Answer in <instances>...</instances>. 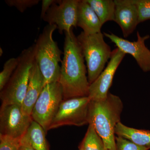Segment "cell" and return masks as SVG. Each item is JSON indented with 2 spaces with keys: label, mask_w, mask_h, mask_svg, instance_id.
Listing matches in <instances>:
<instances>
[{
  "label": "cell",
  "mask_w": 150,
  "mask_h": 150,
  "mask_svg": "<svg viewBox=\"0 0 150 150\" xmlns=\"http://www.w3.org/2000/svg\"><path fill=\"white\" fill-rule=\"evenodd\" d=\"M117 136L123 137L141 146L150 149V131L137 129L125 126L121 122L115 127Z\"/></svg>",
  "instance_id": "cell-15"
},
{
  "label": "cell",
  "mask_w": 150,
  "mask_h": 150,
  "mask_svg": "<svg viewBox=\"0 0 150 150\" xmlns=\"http://www.w3.org/2000/svg\"><path fill=\"white\" fill-rule=\"evenodd\" d=\"M103 35L115 44L125 54L133 56L140 69L144 72L150 71V50L145 45V41L150 38L149 35L142 36L137 32V41H131L117 36L112 33H103Z\"/></svg>",
  "instance_id": "cell-10"
},
{
  "label": "cell",
  "mask_w": 150,
  "mask_h": 150,
  "mask_svg": "<svg viewBox=\"0 0 150 150\" xmlns=\"http://www.w3.org/2000/svg\"><path fill=\"white\" fill-rule=\"evenodd\" d=\"M123 109L120 97L110 93L104 99L90 102L88 124L93 126L107 150H116L115 129L121 122Z\"/></svg>",
  "instance_id": "cell-2"
},
{
  "label": "cell",
  "mask_w": 150,
  "mask_h": 150,
  "mask_svg": "<svg viewBox=\"0 0 150 150\" xmlns=\"http://www.w3.org/2000/svg\"><path fill=\"white\" fill-rule=\"evenodd\" d=\"M77 25L87 34L101 32L102 25L98 17L86 0H79L77 11Z\"/></svg>",
  "instance_id": "cell-14"
},
{
  "label": "cell",
  "mask_w": 150,
  "mask_h": 150,
  "mask_svg": "<svg viewBox=\"0 0 150 150\" xmlns=\"http://www.w3.org/2000/svg\"><path fill=\"white\" fill-rule=\"evenodd\" d=\"M99 18L102 25L114 21L115 4L112 0H86Z\"/></svg>",
  "instance_id": "cell-17"
},
{
  "label": "cell",
  "mask_w": 150,
  "mask_h": 150,
  "mask_svg": "<svg viewBox=\"0 0 150 150\" xmlns=\"http://www.w3.org/2000/svg\"><path fill=\"white\" fill-rule=\"evenodd\" d=\"M139 23L150 20V0H135Z\"/></svg>",
  "instance_id": "cell-21"
},
{
  "label": "cell",
  "mask_w": 150,
  "mask_h": 150,
  "mask_svg": "<svg viewBox=\"0 0 150 150\" xmlns=\"http://www.w3.org/2000/svg\"><path fill=\"white\" fill-rule=\"evenodd\" d=\"M19 59L12 58L5 63L3 70L0 73V91L2 90L9 81L18 65Z\"/></svg>",
  "instance_id": "cell-19"
},
{
  "label": "cell",
  "mask_w": 150,
  "mask_h": 150,
  "mask_svg": "<svg viewBox=\"0 0 150 150\" xmlns=\"http://www.w3.org/2000/svg\"><path fill=\"white\" fill-rule=\"evenodd\" d=\"M77 38L86 64L88 78L91 84L104 69L112 51L105 41L101 32L87 34L82 31Z\"/></svg>",
  "instance_id": "cell-5"
},
{
  "label": "cell",
  "mask_w": 150,
  "mask_h": 150,
  "mask_svg": "<svg viewBox=\"0 0 150 150\" xmlns=\"http://www.w3.org/2000/svg\"><path fill=\"white\" fill-rule=\"evenodd\" d=\"M3 51H1V54H0V55H1V53H2V54H3Z\"/></svg>",
  "instance_id": "cell-27"
},
{
  "label": "cell",
  "mask_w": 150,
  "mask_h": 150,
  "mask_svg": "<svg viewBox=\"0 0 150 150\" xmlns=\"http://www.w3.org/2000/svg\"><path fill=\"white\" fill-rule=\"evenodd\" d=\"M56 0H42L40 18L43 19L46 13Z\"/></svg>",
  "instance_id": "cell-24"
},
{
  "label": "cell",
  "mask_w": 150,
  "mask_h": 150,
  "mask_svg": "<svg viewBox=\"0 0 150 150\" xmlns=\"http://www.w3.org/2000/svg\"><path fill=\"white\" fill-rule=\"evenodd\" d=\"M90 100L88 96L63 100L49 130L67 125L81 126L88 124Z\"/></svg>",
  "instance_id": "cell-7"
},
{
  "label": "cell",
  "mask_w": 150,
  "mask_h": 150,
  "mask_svg": "<svg viewBox=\"0 0 150 150\" xmlns=\"http://www.w3.org/2000/svg\"><path fill=\"white\" fill-rule=\"evenodd\" d=\"M57 28L55 25L47 24L34 44L35 60L43 75L45 86L59 82L60 78L63 53L53 38Z\"/></svg>",
  "instance_id": "cell-3"
},
{
  "label": "cell",
  "mask_w": 150,
  "mask_h": 150,
  "mask_svg": "<svg viewBox=\"0 0 150 150\" xmlns=\"http://www.w3.org/2000/svg\"><path fill=\"white\" fill-rule=\"evenodd\" d=\"M64 57L59 82L64 100L88 96L90 84L84 58L73 29L65 32Z\"/></svg>",
  "instance_id": "cell-1"
},
{
  "label": "cell",
  "mask_w": 150,
  "mask_h": 150,
  "mask_svg": "<svg viewBox=\"0 0 150 150\" xmlns=\"http://www.w3.org/2000/svg\"><path fill=\"white\" fill-rule=\"evenodd\" d=\"M18 58L16 69L0 93L1 105H22L27 91L30 72L35 61L34 44L24 49Z\"/></svg>",
  "instance_id": "cell-4"
},
{
  "label": "cell",
  "mask_w": 150,
  "mask_h": 150,
  "mask_svg": "<svg viewBox=\"0 0 150 150\" xmlns=\"http://www.w3.org/2000/svg\"><path fill=\"white\" fill-rule=\"evenodd\" d=\"M45 86L44 79L35 60L30 72L29 81L22 109L31 116L33 107Z\"/></svg>",
  "instance_id": "cell-13"
},
{
  "label": "cell",
  "mask_w": 150,
  "mask_h": 150,
  "mask_svg": "<svg viewBox=\"0 0 150 150\" xmlns=\"http://www.w3.org/2000/svg\"><path fill=\"white\" fill-rule=\"evenodd\" d=\"M40 0H6V4L10 7H15L20 12L37 5Z\"/></svg>",
  "instance_id": "cell-22"
},
{
  "label": "cell",
  "mask_w": 150,
  "mask_h": 150,
  "mask_svg": "<svg viewBox=\"0 0 150 150\" xmlns=\"http://www.w3.org/2000/svg\"><path fill=\"white\" fill-rule=\"evenodd\" d=\"M63 100L62 86L59 82H56L46 84L35 103L31 117L46 132L49 130L51 122Z\"/></svg>",
  "instance_id": "cell-6"
},
{
  "label": "cell",
  "mask_w": 150,
  "mask_h": 150,
  "mask_svg": "<svg viewBox=\"0 0 150 150\" xmlns=\"http://www.w3.org/2000/svg\"><path fill=\"white\" fill-rule=\"evenodd\" d=\"M114 21L121 28L123 37L133 33L139 24L135 0H114Z\"/></svg>",
  "instance_id": "cell-12"
},
{
  "label": "cell",
  "mask_w": 150,
  "mask_h": 150,
  "mask_svg": "<svg viewBox=\"0 0 150 150\" xmlns=\"http://www.w3.org/2000/svg\"><path fill=\"white\" fill-rule=\"evenodd\" d=\"M19 150H35L30 146L29 143L26 141L22 139L21 145Z\"/></svg>",
  "instance_id": "cell-25"
},
{
  "label": "cell",
  "mask_w": 150,
  "mask_h": 150,
  "mask_svg": "<svg viewBox=\"0 0 150 150\" xmlns=\"http://www.w3.org/2000/svg\"><path fill=\"white\" fill-rule=\"evenodd\" d=\"M79 0H56L43 18L48 24H54L60 34L76 27Z\"/></svg>",
  "instance_id": "cell-9"
},
{
  "label": "cell",
  "mask_w": 150,
  "mask_h": 150,
  "mask_svg": "<svg viewBox=\"0 0 150 150\" xmlns=\"http://www.w3.org/2000/svg\"><path fill=\"white\" fill-rule=\"evenodd\" d=\"M33 121L31 116L23 112L21 105L12 104L1 105L0 134L22 138Z\"/></svg>",
  "instance_id": "cell-8"
},
{
  "label": "cell",
  "mask_w": 150,
  "mask_h": 150,
  "mask_svg": "<svg viewBox=\"0 0 150 150\" xmlns=\"http://www.w3.org/2000/svg\"><path fill=\"white\" fill-rule=\"evenodd\" d=\"M80 146L84 150H107L102 139L91 124H88L87 131Z\"/></svg>",
  "instance_id": "cell-18"
},
{
  "label": "cell",
  "mask_w": 150,
  "mask_h": 150,
  "mask_svg": "<svg viewBox=\"0 0 150 150\" xmlns=\"http://www.w3.org/2000/svg\"><path fill=\"white\" fill-rule=\"evenodd\" d=\"M126 55L118 48L112 51L107 66L90 85L88 97L91 100H100L107 96L116 70Z\"/></svg>",
  "instance_id": "cell-11"
},
{
  "label": "cell",
  "mask_w": 150,
  "mask_h": 150,
  "mask_svg": "<svg viewBox=\"0 0 150 150\" xmlns=\"http://www.w3.org/2000/svg\"><path fill=\"white\" fill-rule=\"evenodd\" d=\"M21 139L0 134V150H19Z\"/></svg>",
  "instance_id": "cell-20"
},
{
  "label": "cell",
  "mask_w": 150,
  "mask_h": 150,
  "mask_svg": "<svg viewBox=\"0 0 150 150\" xmlns=\"http://www.w3.org/2000/svg\"><path fill=\"white\" fill-rule=\"evenodd\" d=\"M116 150H149L148 148L138 146L131 141L120 137H115Z\"/></svg>",
  "instance_id": "cell-23"
},
{
  "label": "cell",
  "mask_w": 150,
  "mask_h": 150,
  "mask_svg": "<svg viewBox=\"0 0 150 150\" xmlns=\"http://www.w3.org/2000/svg\"><path fill=\"white\" fill-rule=\"evenodd\" d=\"M79 150H83V148L81 146H80L79 149Z\"/></svg>",
  "instance_id": "cell-26"
},
{
  "label": "cell",
  "mask_w": 150,
  "mask_h": 150,
  "mask_svg": "<svg viewBox=\"0 0 150 150\" xmlns=\"http://www.w3.org/2000/svg\"><path fill=\"white\" fill-rule=\"evenodd\" d=\"M46 133L40 124L33 120L22 139L28 142L35 150H49Z\"/></svg>",
  "instance_id": "cell-16"
}]
</instances>
